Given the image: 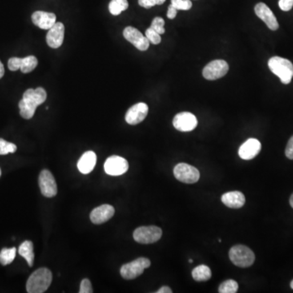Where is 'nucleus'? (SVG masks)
<instances>
[{"instance_id":"1","label":"nucleus","mask_w":293,"mask_h":293,"mask_svg":"<svg viewBox=\"0 0 293 293\" xmlns=\"http://www.w3.org/2000/svg\"><path fill=\"white\" fill-rule=\"evenodd\" d=\"M53 281V274L49 269L35 270L28 278L26 291L29 293H42L48 289Z\"/></svg>"},{"instance_id":"2","label":"nucleus","mask_w":293,"mask_h":293,"mask_svg":"<svg viewBox=\"0 0 293 293\" xmlns=\"http://www.w3.org/2000/svg\"><path fill=\"white\" fill-rule=\"evenodd\" d=\"M270 71L280 78L282 83L289 84L293 77V65L287 59L274 57L268 61Z\"/></svg>"},{"instance_id":"3","label":"nucleus","mask_w":293,"mask_h":293,"mask_svg":"<svg viewBox=\"0 0 293 293\" xmlns=\"http://www.w3.org/2000/svg\"><path fill=\"white\" fill-rule=\"evenodd\" d=\"M229 258L235 266L247 268L255 262V254L251 249L245 245H235L230 249Z\"/></svg>"},{"instance_id":"4","label":"nucleus","mask_w":293,"mask_h":293,"mask_svg":"<svg viewBox=\"0 0 293 293\" xmlns=\"http://www.w3.org/2000/svg\"><path fill=\"white\" fill-rule=\"evenodd\" d=\"M150 266H151L150 260L145 258H139L130 263L123 265L120 272L122 278L130 280L140 276L145 269L149 268Z\"/></svg>"},{"instance_id":"5","label":"nucleus","mask_w":293,"mask_h":293,"mask_svg":"<svg viewBox=\"0 0 293 293\" xmlns=\"http://www.w3.org/2000/svg\"><path fill=\"white\" fill-rule=\"evenodd\" d=\"M162 236V230L156 226H140L134 230L133 237L137 243L149 245L156 243Z\"/></svg>"},{"instance_id":"6","label":"nucleus","mask_w":293,"mask_h":293,"mask_svg":"<svg viewBox=\"0 0 293 293\" xmlns=\"http://www.w3.org/2000/svg\"><path fill=\"white\" fill-rule=\"evenodd\" d=\"M174 174L176 179L187 184H192L198 182L201 176L197 168L186 163L178 164L174 167Z\"/></svg>"},{"instance_id":"7","label":"nucleus","mask_w":293,"mask_h":293,"mask_svg":"<svg viewBox=\"0 0 293 293\" xmlns=\"http://www.w3.org/2000/svg\"><path fill=\"white\" fill-rule=\"evenodd\" d=\"M229 70V65L223 60H215L208 64L203 69L205 79L214 81L226 75Z\"/></svg>"},{"instance_id":"8","label":"nucleus","mask_w":293,"mask_h":293,"mask_svg":"<svg viewBox=\"0 0 293 293\" xmlns=\"http://www.w3.org/2000/svg\"><path fill=\"white\" fill-rule=\"evenodd\" d=\"M38 184L42 195L47 198L57 196V185L54 176L49 170H43L39 174Z\"/></svg>"},{"instance_id":"9","label":"nucleus","mask_w":293,"mask_h":293,"mask_svg":"<svg viewBox=\"0 0 293 293\" xmlns=\"http://www.w3.org/2000/svg\"><path fill=\"white\" fill-rule=\"evenodd\" d=\"M197 124V117L188 112L178 113L173 120L174 128L181 132L192 131L195 130Z\"/></svg>"},{"instance_id":"10","label":"nucleus","mask_w":293,"mask_h":293,"mask_svg":"<svg viewBox=\"0 0 293 293\" xmlns=\"http://www.w3.org/2000/svg\"><path fill=\"white\" fill-rule=\"evenodd\" d=\"M106 174L112 176H119L125 174L129 169V164L123 157L119 156H112L105 161V166Z\"/></svg>"},{"instance_id":"11","label":"nucleus","mask_w":293,"mask_h":293,"mask_svg":"<svg viewBox=\"0 0 293 293\" xmlns=\"http://www.w3.org/2000/svg\"><path fill=\"white\" fill-rule=\"evenodd\" d=\"M123 36L128 42L133 44L138 50L143 52L149 49L150 42L146 38V36L143 35L136 28L132 26L125 28Z\"/></svg>"},{"instance_id":"12","label":"nucleus","mask_w":293,"mask_h":293,"mask_svg":"<svg viewBox=\"0 0 293 293\" xmlns=\"http://www.w3.org/2000/svg\"><path fill=\"white\" fill-rule=\"evenodd\" d=\"M149 113V106L145 103H138L128 109L126 114V122L132 126L140 123L146 118Z\"/></svg>"},{"instance_id":"13","label":"nucleus","mask_w":293,"mask_h":293,"mask_svg":"<svg viewBox=\"0 0 293 293\" xmlns=\"http://www.w3.org/2000/svg\"><path fill=\"white\" fill-rule=\"evenodd\" d=\"M254 10H255L256 15L266 23L269 29L274 30V31L278 29L279 25H278L276 17L266 4L259 3L256 5Z\"/></svg>"},{"instance_id":"14","label":"nucleus","mask_w":293,"mask_h":293,"mask_svg":"<svg viewBox=\"0 0 293 293\" xmlns=\"http://www.w3.org/2000/svg\"><path fill=\"white\" fill-rule=\"evenodd\" d=\"M65 38V25L61 22H56L53 27L48 29L46 34V43L52 48H58L63 43Z\"/></svg>"},{"instance_id":"15","label":"nucleus","mask_w":293,"mask_h":293,"mask_svg":"<svg viewBox=\"0 0 293 293\" xmlns=\"http://www.w3.org/2000/svg\"><path fill=\"white\" fill-rule=\"evenodd\" d=\"M115 209L110 205H102L95 208L90 213V218L94 224H102L113 218Z\"/></svg>"},{"instance_id":"16","label":"nucleus","mask_w":293,"mask_h":293,"mask_svg":"<svg viewBox=\"0 0 293 293\" xmlns=\"http://www.w3.org/2000/svg\"><path fill=\"white\" fill-rule=\"evenodd\" d=\"M262 144L257 138H249L241 145L239 149V156L241 159L252 160L259 154Z\"/></svg>"},{"instance_id":"17","label":"nucleus","mask_w":293,"mask_h":293,"mask_svg":"<svg viewBox=\"0 0 293 293\" xmlns=\"http://www.w3.org/2000/svg\"><path fill=\"white\" fill-rule=\"evenodd\" d=\"M33 23L42 29H50L57 22V16L53 13L37 11L31 17Z\"/></svg>"},{"instance_id":"18","label":"nucleus","mask_w":293,"mask_h":293,"mask_svg":"<svg viewBox=\"0 0 293 293\" xmlns=\"http://www.w3.org/2000/svg\"><path fill=\"white\" fill-rule=\"evenodd\" d=\"M23 101L30 105L38 107V105L43 104L46 100V90L42 87L36 89H28L23 94Z\"/></svg>"},{"instance_id":"19","label":"nucleus","mask_w":293,"mask_h":293,"mask_svg":"<svg viewBox=\"0 0 293 293\" xmlns=\"http://www.w3.org/2000/svg\"><path fill=\"white\" fill-rule=\"evenodd\" d=\"M97 157L92 151H88L82 154L78 162V169L82 174H87L94 170L96 164Z\"/></svg>"},{"instance_id":"20","label":"nucleus","mask_w":293,"mask_h":293,"mask_svg":"<svg viewBox=\"0 0 293 293\" xmlns=\"http://www.w3.org/2000/svg\"><path fill=\"white\" fill-rule=\"evenodd\" d=\"M222 203L231 209H239L245 204V197L240 191H229L222 196Z\"/></svg>"},{"instance_id":"21","label":"nucleus","mask_w":293,"mask_h":293,"mask_svg":"<svg viewBox=\"0 0 293 293\" xmlns=\"http://www.w3.org/2000/svg\"><path fill=\"white\" fill-rule=\"evenodd\" d=\"M18 253H19L21 257H23L26 260L29 266L32 267L33 264H34V245H33L31 241H24L23 243L20 245Z\"/></svg>"},{"instance_id":"22","label":"nucleus","mask_w":293,"mask_h":293,"mask_svg":"<svg viewBox=\"0 0 293 293\" xmlns=\"http://www.w3.org/2000/svg\"><path fill=\"white\" fill-rule=\"evenodd\" d=\"M192 278L197 282H205L210 280L212 276L211 270L210 267L205 265H200L193 269Z\"/></svg>"},{"instance_id":"23","label":"nucleus","mask_w":293,"mask_h":293,"mask_svg":"<svg viewBox=\"0 0 293 293\" xmlns=\"http://www.w3.org/2000/svg\"><path fill=\"white\" fill-rule=\"evenodd\" d=\"M129 7L127 0H112L109 3V12L113 16H118L122 12L126 11Z\"/></svg>"},{"instance_id":"24","label":"nucleus","mask_w":293,"mask_h":293,"mask_svg":"<svg viewBox=\"0 0 293 293\" xmlns=\"http://www.w3.org/2000/svg\"><path fill=\"white\" fill-rule=\"evenodd\" d=\"M38 63V59L34 56H28L25 58H22L20 69L23 73H29L37 67Z\"/></svg>"},{"instance_id":"25","label":"nucleus","mask_w":293,"mask_h":293,"mask_svg":"<svg viewBox=\"0 0 293 293\" xmlns=\"http://www.w3.org/2000/svg\"><path fill=\"white\" fill-rule=\"evenodd\" d=\"M20 114L25 119H31L34 117L37 107L21 100L19 102Z\"/></svg>"},{"instance_id":"26","label":"nucleus","mask_w":293,"mask_h":293,"mask_svg":"<svg viewBox=\"0 0 293 293\" xmlns=\"http://www.w3.org/2000/svg\"><path fill=\"white\" fill-rule=\"evenodd\" d=\"M17 254V249L11 248V249H3L0 252V263L3 266H7L14 261Z\"/></svg>"},{"instance_id":"27","label":"nucleus","mask_w":293,"mask_h":293,"mask_svg":"<svg viewBox=\"0 0 293 293\" xmlns=\"http://www.w3.org/2000/svg\"><path fill=\"white\" fill-rule=\"evenodd\" d=\"M239 285L236 281L228 279L221 283L218 288L220 293H235L238 291Z\"/></svg>"},{"instance_id":"28","label":"nucleus","mask_w":293,"mask_h":293,"mask_svg":"<svg viewBox=\"0 0 293 293\" xmlns=\"http://www.w3.org/2000/svg\"><path fill=\"white\" fill-rule=\"evenodd\" d=\"M17 146L8 141L0 138V155H7L9 153H14L17 151Z\"/></svg>"},{"instance_id":"29","label":"nucleus","mask_w":293,"mask_h":293,"mask_svg":"<svg viewBox=\"0 0 293 293\" xmlns=\"http://www.w3.org/2000/svg\"><path fill=\"white\" fill-rule=\"evenodd\" d=\"M171 5L177 10H190L192 7V3L190 0H171Z\"/></svg>"},{"instance_id":"30","label":"nucleus","mask_w":293,"mask_h":293,"mask_svg":"<svg viewBox=\"0 0 293 293\" xmlns=\"http://www.w3.org/2000/svg\"><path fill=\"white\" fill-rule=\"evenodd\" d=\"M164 25H165V21H164L163 18H161V17H155L153 19L150 27L154 29L158 34H165V32H166L165 28H164Z\"/></svg>"},{"instance_id":"31","label":"nucleus","mask_w":293,"mask_h":293,"mask_svg":"<svg viewBox=\"0 0 293 293\" xmlns=\"http://www.w3.org/2000/svg\"><path fill=\"white\" fill-rule=\"evenodd\" d=\"M145 36H146V38L151 43L157 45V44H159L161 42V34L157 33L151 27L146 29V32H145Z\"/></svg>"},{"instance_id":"32","label":"nucleus","mask_w":293,"mask_h":293,"mask_svg":"<svg viewBox=\"0 0 293 293\" xmlns=\"http://www.w3.org/2000/svg\"><path fill=\"white\" fill-rule=\"evenodd\" d=\"M21 61L22 58L19 57H13V58L9 59L8 66L11 71H17L21 68Z\"/></svg>"},{"instance_id":"33","label":"nucleus","mask_w":293,"mask_h":293,"mask_svg":"<svg viewBox=\"0 0 293 293\" xmlns=\"http://www.w3.org/2000/svg\"><path fill=\"white\" fill-rule=\"evenodd\" d=\"M93 289L91 283L88 278H84L80 284L79 293H92Z\"/></svg>"},{"instance_id":"34","label":"nucleus","mask_w":293,"mask_h":293,"mask_svg":"<svg viewBox=\"0 0 293 293\" xmlns=\"http://www.w3.org/2000/svg\"><path fill=\"white\" fill-rule=\"evenodd\" d=\"M278 6L280 8L281 10L284 12H288L291 10L293 7V1L289 0H279L278 1Z\"/></svg>"},{"instance_id":"35","label":"nucleus","mask_w":293,"mask_h":293,"mask_svg":"<svg viewBox=\"0 0 293 293\" xmlns=\"http://www.w3.org/2000/svg\"><path fill=\"white\" fill-rule=\"evenodd\" d=\"M285 155L290 160H293V136L289 139L287 142L286 150H285Z\"/></svg>"},{"instance_id":"36","label":"nucleus","mask_w":293,"mask_h":293,"mask_svg":"<svg viewBox=\"0 0 293 293\" xmlns=\"http://www.w3.org/2000/svg\"><path fill=\"white\" fill-rule=\"evenodd\" d=\"M138 5L144 9H150L157 5L156 0H138Z\"/></svg>"},{"instance_id":"37","label":"nucleus","mask_w":293,"mask_h":293,"mask_svg":"<svg viewBox=\"0 0 293 293\" xmlns=\"http://www.w3.org/2000/svg\"><path fill=\"white\" fill-rule=\"evenodd\" d=\"M178 10L173 5H170L168 8L167 17L169 19H174L177 16Z\"/></svg>"},{"instance_id":"38","label":"nucleus","mask_w":293,"mask_h":293,"mask_svg":"<svg viewBox=\"0 0 293 293\" xmlns=\"http://www.w3.org/2000/svg\"><path fill=\"white\" fill-rule=\"evenodd\" d=\"M157 293H172V290L170 287H167V286H164V287H161L157 291Z\"/></svg>"},{"instance_id":"39","label":"nucleus","mask_w":293,"mask_h":293,"mask_svg":"<svg viewBox=\"0 0 293 293\" xmlns=\"http://www.w3.org/2000/svg\"><path fill=\"white\" fill-rule=\"evenodd\" d=\"M4 75H5V67L2 62L0 61V78H2Z\"/></svg>"},{"instance_id":"40","label":"nucleus","mask_w":293,"mask_h":293,"mask_svg":"<svg viewBox=\"0 0 293 293\" xmlns=\"http://www.w3.org/2000/svg\"><path fill=\"white\" fill-rule=\"evenodd\" d=\"M166 2V0H156L157 5H163L164 3Z\"/></svg>"},{"instance_id":"41","label":"nucleus","mask_w":293,"mask_h":293,"mask_svg":"<svg viewBox=\"0 0 293 293\" xmlns=\"http://www.w3.org/2000/svg\"><path fill=\"white\" fill-rule=\"evenodd\" d=\"M290 205H291V208L293 209V194L290 197Z\"/></svg>"},{"instance_id":"42","label":"nucleus","mask_w":293,"mask_h":293,"mask_svg":"<svg viewBox=\"0 0 293 293\" xmlns=\"http://www.w3.org/2000/svg\"><path fill=\"white\" fill-rule=\"evenodd\" d=\"M290 285H291V288H292V289H293V280H292V281H291V284H290Z\"/></svg>"},{"instance_id":"43","label":"nucleus","mask_w":293,"mask_h":293,"mask_svg":"<svg viewBox=\"0 0 293 293\" xmlns=\"http://www.w3.org/2000/svg\"><path fill=\"white\" fill-rule=\"evenodd\" d=\"M189 262H190V263H192V262H193V261H192V260H191V259H190V260H189Z\"/></svg>"},{"instance_id":"44","label":"nucleus","mask_w":293,"mask_h":293,"mask_svg":"<svg viewBox=\"0 0 293 293\" xmlns=\"http://www.w3.org/2000/svg\"><path fill=\"white\" fill-rule=\"evenodd\" d=\"M0 176H1V169H0Z\"/></svg>"},{"instance_id":"45","label":"nucleus","mask_w":293,"mask_h":293,"mask_svg":"<svg viewBox=\"0 0 293 293\" xmlns=\"http://www.w3.org/2000/svg\"><path fill=\"white\" fill-rule=\"evenodd\" d=\"M289 1H293V0H289Z\"/></svg>"}]
</instances>
